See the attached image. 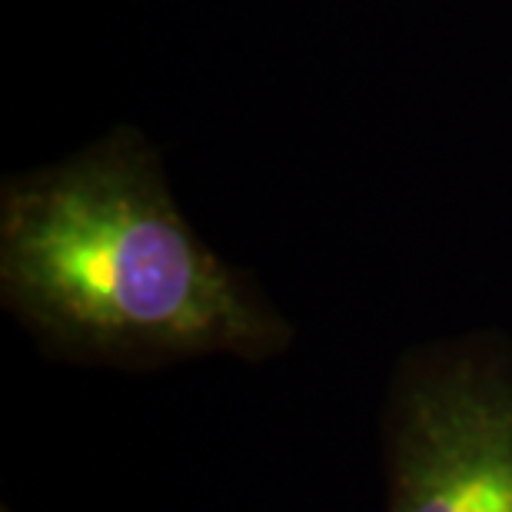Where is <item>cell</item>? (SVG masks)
<instances>
[{
  "label": "cell",
  "mask_w": 512,
  "mask_h": 512,
  "mask_svg": "<svg viewBox=\"0 0 512 512\" xmlns=\"http://www.w3.org/2000/svg\"><path fill=\"white\" fill-rule=\"evenodd\" d=\"M0 303L40 353L87 370L256 366L296 340L260 283L203 240L130 127L4 183Z\"/></svg>",
  "instance_id": "6da1fadb"
},
{
  "label": "cell",
  "mask_w": 512,
  "mask_h": 512,
  "mask_svg": "<svg viewBox=\"0 0 512 512\" xmlns=\"http://www.w3.org/2000/svg\"><path fill=\"white\" fill-rule=\"evenodd\" d=\"M383 512H512V340L476 330L396 360L380 406Z\"/></svg>",
  "instance_id": "7a4b0ae2"
},
{
  "label": "cell",
  "mask_w": 512,
  "mask_h": 512,
  "mask_svg": "<svg viewBox=\"0 0 512 512\" xmlns=\"http://www.w3.org/2000/svg\"><path fill=\"white\" fill-rule=\"evenodd\" d=\"M0 512H10V509H7V506H4V509H0Z\"/></svg>",
  "instance_id": "3957f363"
}]
</instances>
